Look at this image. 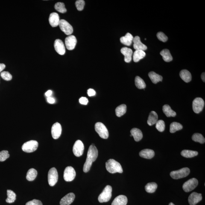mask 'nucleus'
I'll use <instances>...</instances> for the list:
<instances>
[{"label":"nucleus","mask_w":205,"mask_h":205,"mask_svg":"<svg viewBox=\"0 0 205 205\" xmlns=\"http://www.w3.org/2000/svg\"><path fill=\"white\" fill-rule=\"evenodd\" d=\"M98 155V150L94 144L90 146L88 149L87 157L83 167V171L87 173L90 169L92 162H95Z\"/></svg>","instance_id":"1"},{"label":"nucleus","mask_w":205,"mask_h":205,"mask_svg":"<svg viewBox=\"0 0 205 205\" xmlns=\"http://www.w3.org/2000/svg\"><path fill=\"white\" fill-rule=\"evenodd\" d=\"M106 168L107 171L112 174L121 173L123 172L121 164L114 159H110L107 161L106 162Z\"/></svg>","instance_id":"2"},{"label":"nucleus","mask_w":205,"mask_h":205,"mask_svg":"<svg viewBox=\"0 0 205 205\" xmlns=\"http://www.w3.org/2000/svg\"><path fill=\"white\" fill-rule=\"evenodd\" d=\"M112 188L110 185H107L100 194L98 200L100 203L107 202L110 200L112 196Z\"/></svg>","instance_id":"3"},{"label":"nucleus","mask_w":205,"mask_h":205,"mask_svg":"<svg viewBox=\"0 0 205 205\" xmlns=\"http://www.w3.org/2000/svg\"><path fill=\"white\" fill-rule=\"evenodd\" d=\"M96 132L98 133L100 137L103 139H107L109 137V132L107 128L101 122L96 123L95 126Z\"/></svg>","instance_id":"4"},{"label":"nucleus","mask_w":205,"mask_h":205,"mask_svg":"<svg viewBox=\"0 0 205 205\" xmlns=\"http://www.w3.org/2000/svg\"><path fill=\"white\" fill-rule=\"evenodd\" d=\"M190 173V170L189 168H184L177 171H172L170 175L173 179H178L186 177Z\"/></svg>","instance_id":"5"},{"label":"nucleus","mask_w":205,"mask_h":205,"mask_svg":"<svg viewBox=\"0 0 205 205\" xmlns=\"http://www.w3.org/2000/svg\"><path fill=\"white\" fill-rule=\"evenodd\" d=\"M39 143L37 141L31 140L27 141L23 144L22 149L23 151L27 153H31L37 149Z\"/></svg>","instance_id":"6"},{"label":"nucleus","mask_w":205,"mask_h":205,"mask_svg":"<svg viewBox=\"0 0 205 205\" xmlns=\"http://www.w3.org/2000/svg\"><path fill=\"white\" fill-rule=\"evenodd\" d=\"M204 101L201 98L197 97L193 101V110L195 113L198 114L203 111L204 106Z\"/></svg>","instance_id":"7"},{"label":"nucleus","mask_w":205,"mask_h":205,"mask_svg":"<svg viewBox=\"0 0 205 205\" xmlns=\"http://www.w3.org/2000/svg\"><path fill=\"white\" fill-rule=\"evenodd\" d=\"M58 179V174L56 168H52L50 169L48 173V182L50 186H54Z\"/></svg>","instance_id":"8"},{"label":"nucleus","mask_w":205,"mask_h":205,"mask_svg":"<svg viewBox=\"0 0 205 205\" xmlns=\"http://www.w3.org/2000/svg\"><path fill=\"white\" fill-rule=\"evenodd\" d=\"M198 184V181L197 179L192 178L185 182L183 184L182 188L185 192H190L196 187Z\"/></svg>","instance_id":"9"},{"label":"nucleus","mask_w":205,"mask_h":205,"mask_svg":"<svg viewBox=\"0 0 205 205\" xmlns=\"http://www.w3.org/2000/svg\"><path fill=\"white\" fill-rule=\"evenodd\" d=\"M59 26L60 29L65 34L70 35L73 33V28L72 26L65 20H60Z\"/></svg>","instance_id":"10"},{"label":"nucleus","mask_w":205,"mask_h":205,"mask_svg":"<svg viewBox=\"0 0 205 205\" xmlns=\"http://www.w3.org/2000/svg\"><path fill=\"white\" fill-rule=\"evenodd\" d=\"M76 175L75 170L72 167H67L64 172V179L66 182L72 181L75 178Z\"/></svg>","instance_id":"11"},{"label":"nucleus","mask_w":205,"mask_h":205,"mask_svg":"<svg viewBox=\"0 0 205 205\" xmlns=\"http://www.w3.org/2000/svg\"><path fill=\"white\" fill-rule=\"evenodd\" d=\"M84 145L83 142L80 140L76 141L73 147V151L74 155L77 157L82 155L84 151Z\"/></svg>","instance_id":"12"},{"label":"nucleus","mask_w":205,"mask_h":205,"mask_svg":"<svg viewBox=\"0 0 205 205\" xmlns=\"http://www.w3.org/2000/svg\"><path fill=\"white\" fill-rule=\"evenodd\" d=\"M61 125L58 122H56L53 125L51 128V134L53 139H57L60 137L62 133Z\"/></svg>","instance_id":"13"},{"label":"nucleus","mask_w":205,"mask_h":205,"mask_svg":"<svg viewBox=\"0 0 205 205\" xmlns=\"http://www.w3.org/2000/svg\"><path fill=\"white\" fill-rule=\"evenodd\" d=\"M77 43V39L75 36L73 35L68 36L65 39V45L68 50H73L75 48Z\"/></svg>","instance_id":"14"},{"label":"nucleus","mask_w":205,"mask_h":205,"mask_svg":"<svg viewBox=\"0 0 205 205\" xmlns=\"http://www.w3.org/2000/svg\"><path fill=\"white\" fill-rule=\"evenodd\" d=\"M202 200V194L196 192H193L188 197V201L190 205H195Z\"/></svg>","instance_id":"15"},{"label":"nucleus","mask_w":205,"mask_h":205,"mask_svg":"<svg viewBox=\"0 0 205 205\" xmlns=\"http://www.w3.org/2000/svg\"><path fill=\"white\" fill-rule=\"evenodd\" d=\"M54 47L56 51L61 55L65 54V49L63 43L60 39H56L55 41Z\"/></svg>","instance_id":"16"},{"label":"nucleus","mask_w":205,"mask_h":205,"mask_svg":"<svg viewBox=\"0 0 205 205\" xmlns=\"http://www.w3.org/2000/svg\"><path fill=\"white\" fill-rule=\"evenodd\" d=\"M134 48L136 50L145 51L147 49L146 46L144 45L141 42L140 38L139 36H136L133 39Z\"/></svg>","instance_id":"17"},{"label":"nucleus","mask_w":205,"mask_h":205,"mask_svg":"<svg viewBox=\"0 0 205 205\" xmlns=\"http://www.w3.org/2000/svg\"><path fill=\"white\" fill-rule=\"evenodd\" d=\"M75 197L73 193H69L61 200L60 204V205H69L73 202Z\"/></svg>","instance_id":"18"},{"label":"nucleus","mask_w":205,"mask_h":205,"mask_svg":"<svg viewBox=\"0 0 205 205\" xmlns=\"http://www.w3.org/2000/svg\"><path fill=\"white\" fill-rule=\"evenodd\" d=\"M121 51L125 56V61L127 63L130 62L132 60V54H133V51L132 50L127 47H125L121 49Z\"/></svg>","instance_id":"19"},{"label":"nucleus","mask_w":205,"mask_h":205,"mask_svg":"<svg viewBox=\"0 0 205 205\" xmlns=\"http://www.w3.org/2000/svg\"><path fill=\"white\" fill-rule=\"evenodd\" d=\"M60 21L59 15L57 13L54 12L50 14L49 21L52 27H56L58 26Z\"/></svg>","instance_id":"20"},{"label":"nucleus","mask_w":205,"mask_h":205,"mask_svg":"<svg viewBox=\"0 0 205 205\" xmlns=\"http://www.w3.org/2000/svg\"><path fill=\"white\" fill-rule=\"evenodd\" d=\"M127 202V197L125 196L121 195L115 197L111 205H126Z\"/></svg>","instance_id":"21"},{"label":"nucleus","mask_w":205,"mask_h":205,"mask_svg":"<svg viewBox=\"0 0 205 205\" xmlns=\"http://www.w3.org/2000/svg\"><path fill=\"white\" fill-rule=\"evenodd\" d=\"M141 157L146 159H151L154 156L155 152L153 150L150 149H145L141 150L139 153Z\"/></svg>","instance_id":"22"},{"label":"nucleus","mask_w":205,"mask_h":205,"mask_svg":"<svg viewBox=\"0 0 205 205\" xmlns=\"http://www.w3.org/2000/svg\"><path fill=\"white\" fill-rule=\"evenodd\" d=\"M131 135L133 136L136 142H138L143 137V135L142 132L139 129L133 128L130 131Z\"/></svg>","instance_id":"23"},{"label":"nucleus","mask_w":205,"mask_h":205,"mask_svg":"<svg viewBox=\"0 0 205 205\" xmlns=\"http://www.w3.org/2000/svg\"><path fill=\"white\" fill-rule=\"evenodd\" d=\"M133 39V36L131 33H127L125 36L121 38L120 41L124 45L129 46L132 45Z\"/></svg>","instance_id":"24"},{"label":"nucleus","mask_w":205,"mask_h":205,"mask_svg":"<svg viewBox=\"0 0 205 205\" xmlns=\"http://www.w3.org/2000/svg\"><path fill=\"white\" fill-rule=\"evenodd\" d=\"M158 121V116L157 113L154 111H152L149 115L147 124L149 125L152 126L156 124Z\"/></svg>","instance_id":"25"},{"label":"nucleus","mask_w":205,"mask_h":205,"mask_svg":"<svg viewBox=\"0 0 205 205\" xmlns=\"http://www.w3.org/2000/svg\"><path fill=\"white\" fill-rule=\"evenodd\" d=\"M180 76L182 80L186 83H189L192 79L191 73L186 70H183L181 71Z\"/></svg>","instance_id":"26"},{"label":"nucleus","mask_w":205,"mask_h":205,"mask_svg":"<svg viewBox=\"0 0 205 205\" xmlns=\"http://www.w3.org/2000/svg\"><path fill=\"white\" fill-rule=\"evenodd\" d=\"M148 75L152 82L155 84L158 83V82L162 81V76L156 74L154 71H151L149 73Z\"/></svg>","instance_id":"27"},{"label":"nucleus","mask_w":205,"mask_h":205,"mask_svg":"<svg viewBox=\"0 0 205 205\" xmlns=\"http://www.w3.org/2000/svg\"><path fill=\"white\" fill-rule=\"evenodd\" d=\"M162 111L167 117H174L176 116V112L173 110L171 107L168 104H165L163 106Z\"/></svg>","instance_id":"28"},{"label":"nucleus","mask_w":205,"mask_h":205,"mask_svg":"<svg viewBox=\"0 0 205 205\" xmlns=\"http://www.w3.org/2000/svg\"><path fill=\"white\" fill-rule=\"evenodd\" d=\"M145 53L144 51L142 50H136L133 54V61L135 62H139L141 59L145 57Z\"/></svg>","instance_id":"29"},{"label":"nucleus","mask_w":205,"mask_h":205,"mask_svg":"<svg viewBox=\"0 0 205 205\" xmlns=\"http://www.w3.org/2000/svg\"><path fill=\"white\" fill-rule=\"evenodd\" d=\"M160 54L162 56V59L165 61L169 62L173 60V58L169 50L168 49H164L161 52Z\"/></svg>","instance_id":"30"},{"label":"nucleus","mask_w":205,"mask_h":205,"mask_svg":"<svg viewBox=\"0 0 205 205\" xmlns=\"http://www.w3.org/2000/svg\"><path fill=\"white\" fill-rule=\"evenodd\" d=\"M198 152L193 150H182L181 152V155L183 157L187 158H190L197 155Z\"/></svg>","instance_id":"31"},{"label":"nucleus","mask_w":205,"mask_h":205,"mask_svg":"<svg viewBox=\"0 0 205 205\" xmlns=\"http://www.w3.org/2000/svg\"><path fill=\"white\" fill-rule=\"evenodd\" d=\"M115 111L117 116L120 117L122 116L127 111V106L125 104L120 105L117 107Z\"/></svg>","instance_id":"32"},{"label":"nucleus","mask_w":205,"mask_h":205,"mask_svg":"<svg viewBox=\"0 0 205 205\" xmlns=\"http://www.w3.org/2000/svg\"><path fill=\"white\" fill-rule=\"evenodd\" d=\"M37 175V172L33 168L30 169L27 172L26 175V179L29 181H32L35 180Z\"/></svg>","instance_id":"33"},{"label":"nucleus","mask_w":205,"mask_h":205,"mask_svg":"<svg viewBox=\"0 0 205 205\" xmlns=\"http://www.w3.org/2000/svg\"><path fill=\"white\" fill-rule=\"evenodd\" d=\"M183 128V126L179 123L173 122L170 125V133H174L177 131L180 130Z\"/></svg>","instance_id":"34"},{"label":"nucleus","mask_w":205,"mask_h":205,"mask_svg":"<svg viewBox=\"0 0 205 205\" xmlns=\"http://www.w3.org/2000/svg\"><path fill=\"white\" fill-rule=\"evenodd\" d=\"M7 198L6 202L8 203H12L15 202L16 199V194L13 191L10 190H7Z\"/></svg>","instance_id":"35"},{"label":"nucleus","mask_w":205,"mask_h":205,"mask_svg":"<svg viewBox=\"0 0 205 205\" xmlns=\"http://www.w3.org/2000/svg\"><path fill=\"white\" fill-rule=\"evenodd\" d=\"M158 185L155 182H150L147 184L145 186V190L147 193H153L157 189Z\"/></svg>","instance_id":"36"},{"label":"nucleus","mask_w":205,"mask_h":205,"mask_svg":"<svg viewBox=\"0 0 205 205\" xmlns=\"http://www.w3.org/2000/svg\"><path fill=\"white\" fill-rule=\"evenodd\" d=\"M135 84L136 87L139 89H145L146 86L144 80L138 76H136L135 77Z\"/></svg>","instance_id":"37"},{"label":"nucleus","mask_w":205,"mask_h":205,"mask_svg":"<svg viewBox=\"0 0 205 205\" xmlns=\"http://www.w3.org/2000/svg\"><path fill=\"white\" fill-rule=\"evenodd\" d=\"M192 139L195 142H200V144L204 143L205 142V138L200 133H194L192 136Z\"/></svg>","instance_id":"38"},{"label":"nucleus","mask_w":205,"mask_h":205,"mask_svg":"<svg viewBox=\"0 0 205 205\" xmlns=\"http://www.w3.org/2000/svg\"><path fill=\"white\" fill-rule=\"evenodd\" d=\"M54 8L57 11L60 13H64L67 12L65 4L62 2H57L55 5Z\"/></svg>","instance_id":"39"},{"label":"nucleus","mask_w":205,"mask_h":205,"mask_svg":"<svg viewBox=\"0 0 205 205\" xmlns=\"http://www.w3.org/2000/svg\"><path fill=\"white\" fill-rule=\"evenodd\" d=\"M156 128L159 132H163L165 130V123L162 120L158 121L156 123Z\"/></svg>","instance_id":"40"},{"label":"nucleus","mask_w":205,"mask_h":205,"mask_svg":"<svg viewBox=\"0 0 205 205\" xmlns=\"http://www.w3.org/2000/svg\"><path fill=\"white\" fill-rule=\"evenodd\" d=\"M10 156L9 152L7 150H2L0 152V162H4Z\"/></svg>","instance_id":"41"},{"label":"nucleus","mask_w":205,"mask_h":205,"mask_svg":"<svg viewBox=\"0 0 205 205\" xmlns=\"http://www.w3.org/2000/svg\"><path fill=\"white\" fill-rule=\"evenodd\" d=\"M1 76L4 80H7V81L10 80L12 78L11 74L9 72H8V71H4L2 72L1 74Z\"/></svg>","instance_id":"42"},{"label":"nucleus","mask_w":205,"mask_h":205,"mask_svg":"<svg viewBox=\"0 0 205 205\" xmlns=\"http://www.w3.org/2000/svg\"><path fill=\"white\" fill-rule=\"evenodd\" d=\"M75 5L77 10L78 11L83 10L85 5V2L83 0H78L76 2Z\"/></svg>","instance_id":"43"},{"label":"nucleus","mask_w":205,"mask_h":205,"mask_svg":"<svg viewBox=\"0 0 205 205\" xmlns=\"http://www.w3.org/2000/svg\"><path fill=\"white\" fill-rule=\"evenodd\" d=\"M156 36L158 39H159V40L162 41V42H166L168 39V38L166 36L165 33L162 32H159L156 34Z\"/></svg>","instance_id":"44"},{"label":"nucleus","mask_w":205,"mask_h":205,"mask_svg":"<svg viewBox=\"0 0 205 205\" xmlns=\"http://www.w3.org/2000/svg\"><path fill=\"white\" fill-rule=\"evenodd\" d=\"M26 205H43L42 202L37 200H33L27 202Z\"/></svg>","instance_id":"45"},{"label":"nucleus","mask_w":205,"mask_h":205,"mask_svg":"<svg viewBox=\"0 0 205 205\" xmlns=\"http://www.w3.org/2000/svg\"><path fill=\"white\" fill-rule=\"evenodd\" d=\"M79 101L80 104L84 105H87L88 104V99L85 97H82L79 100Z\"/></svg>","instance_id":"46"},{"label":"nucleus","mask_w":205,"mask_h":205,"mask_svg":"<svg viewBox=\"0 0 205 205\" xmlns=\"http://www.w3.org/2000/svg\"><path fill=\"white\" fill-rule=\"evenodd\" d=\"M87 94L89 97H92L95 96L96 94V92L95 90L93 89H89L87 90Z\"/></svg>","instance_id":"47"},{"label":"nucleus","mask_w":205,"mask_h":205,"mask_svg":"<svg viewBox=\"0 0 205 205\" xmlns=\"http://www.w3.org/2000/svg\"><path fill=\"white\" fill-rule=\"evenodd\" d=\"M47 101H48L49 103H50V104H53L55 103V100L54 98H52L51 97H48L47 98Z\"/></svg>","instance_id":"48"},{"label":"nucleus","mask_w":205,"mask_h":205,"mask_svg":"<svg viewBox=\"0 0 205 205\" xmlns=\"http://www.w3.org/2000/svg\"><path fill=\"white\" fill-rule=\"evenodd\" d=\"M5 68V65L4 63H0V73H1Z\"/></svg>","instance_id":"49"},{"label":"nucleus","mask_w":205,"mask_h":205,"mask_svg":"<svg viewBox=\"0 0 205 205\" xmlns=\"http://www.w3.org/2000/svg\"><path fill=\"white\" fill-rule=\"evenodd\" d=\"M52 94V91L51 90H49L47 92H46L45 95L46 96L48 97H50Z\"/></svg>","instance_id":"50"},{"label":"nucleus","mask_w":205,"mask_h":205,"mask_svg":"<svg viewBox=\"0 0 205 205\" xmlns=\"http://www.w3.org/2000/svg\"><path fill=\"white\" fill-rule=\"evenodd\" d=\"M205 73H203L201 75V79L202 80H203V82H205Z\"/></svg>","instance_id":"51"},{"label":"nucleus","mask_w":205,"mask_h":205,"mask_svg":"<svg viewBox=\"0 0 205 205\" xmlns=\"http://www.w3.org/2000/svg\"><path fill=\"white\" fill-rule=\"evenodd\" d=\"M169 205H174V203H169Z\"/></svg>","instance_id":"52"},{"label":"nucleus","mask_w":205,"mask_h":205,"mask_svg":"<svg viewBox=\"0 0 205 205\" xmlns=\"http://www.w3.org/2000/svg\"><path fill=\"white\" fill-rule=\"evenodd\" d=\"M130 136H132V135H130Z\"/></svg>","instance_id":"53"},{"label":"nucleus","mask_w":205,"mask_h":205,"mask_svg":"<svg viewBox=\"0 0 205 205\" xmlns=\"http://www.w3.org/2000/svg\"><path fill=\"white\" fill-rule=\"evenodd\" d=\"M145 40H146V39H145Z\"/></svg>","instance_id":"54"}]
</instances>
